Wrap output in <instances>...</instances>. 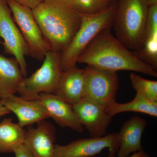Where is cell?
Wrapping results in <instances>:
<instances>
[{"mask_svg": "<svg viewBox=\"0 0 157 157\" xmlns=\"http://www.w3.org/2000/svg\"><path fill=\"white\" fill-rule=\"evenodd\" d=\"M0 104L14 113L17 118V123L23 128L50 118L39 100H27L14 94L0 100Z\"/></svg>", "mask_w": 157, "mask_h": 157, "instance_id": "cell-11", "label": "cell"}, {"mask_svg": "<svg viewBox=\"0 0 157 157\" xmlns=\"http://www.w3.org/2000/svg\"></svg>", "mask_w": 157, "mask_h": 157, "instance_id": "cell-30", "label": "cell"}, {"mask_svg": "<svg viewBox=\"0 0 157 157\" xmlns=\"http://www.w3.org/2000/svg\"><path fill=\"white\" fill-rule=\"evenodd\" d=\"M32 11L50 51L61 52L81 25V14L64 0H45Z\"/></svg>", "mask_w": 157, "mask_h": 157, "instance_id": "cell-2", "label": "cell"}, {"mask_svg": "<svg viewBox=\"0 0 157 157\" xmlns=\"http://www.w3.org/2000/svg\"><path fill=\"white\" fill-rule=\"evenodd\" d=\"M40 1V2H42V1H45V0H39Z\"/></svg>", "mask_w": 157, "mask_h": 157, "instance_id": "cell-29", "label": "cell"}, {"mask_svg": "<svg viewBox=\"0 0 157 157\" xmlns=\"http://www.w3.org/2000/svg\"><path fill=\"white\" fill-rule=\"evenodd\" d=\"M6 2L27 45L29 56L43 61L50 49L34 17L32 9L14 0H6Z\"/></svg>", "mask_w": 157, "mask_h": 157, "instance_id": "cell-7", "label": "cell"}, {"mask_svg": "<svg viewBox=\"0 0 157 157\" xmlns=\"http://www.w3.org/2000/svg\"><path fill=\"white\" fill-rule=\"evenodd\" d=\"M72 106L78 120L87 129L90 137H102L107 135L113 117L106 108L86 98Z\"/></svg>", "mask_w": 157, "mask_h": 157, "instance_id": "cell-10", "label": "cell"}, {"mask_svg": "<svg viewBox=\"0 0 157 157\" xmlns=\"http://www.w3.org/2000/svg\"><path fill=\"white\" fill-rule=\"evenodd\" d=\"M111 28L103 30L93 39L78 58L77 63L116 72L132 71L156 77V70L127 48L113 35Z\"/></svg>", "mask_w": 157, "mask_h": 157, "instance_id": "cell-1", "label": "cell"}, {"mask_svg": "<svg viewBox=\"0 0 157 157\" xmlns=\"http://www.w3.org/2000/svg\"><path fill=\"white\" fill-rule=\"evenodd\" d=\"M0 37L3 40L5 53L14 56L19 63L23 76L27 77L26 57L29 56L28 48L6 0H0Z\"/></svg>", "mask_w": 157, "mask_h": 157, "instance_id": "cell-8", "label": "cell"}, {"mask_svg": "<svg viewBox=\"0 0 157 157\" xmlns=\"http://www.w3.org/2000/svg\"><path fill=\"white\" fill-rule=\"evenodd\" d=\"M133 52L138 58L157 70V21H147L143 45Z\"/></svg>", "mask_w": 157, "mask_h": 157, "instance_id": "cell-18", "label": "cell"}, {"mask_svg": "<svg viewBox=\"0 0 157 157\" xmlns=\"http://www.w3.org/2000/svg\"><path fill=\"white\" fill-rule=\"evenodd\" d=\"M84 70L76 66L63 71L54 94L74 105L83 98Z\"/></svg>", "mask_w": 157, "mask_h": 157, "instance_id": "cell-15", "label": "cell"}, {"mask_svg": "<svg viewBox=\"0 0 157 157\" xmlns=\"http://www.w3.org/2000/svg\"><path fill=\"white\" fill-rule=\"evenodd\" d=\"M106 110L113 117L118 113L127 112L141 113L157 117V103L148 101L137 93L135 98L130 102L120 104L116 101L107 106Z\"/></svg>", "mask_w": 157, "mask_h": 157, "instance_id": "cell-19", "label": "cell"}, {"mask_svg": "<svg viewBox=\"0 0 157 157\" xmlns=\"http://www.w3.org/2000/svg\"><path fill=\"white\" fill-rule=\"evenodd\" d=\"M149 5L147 0H116L112 27L116 37L132 52L143 45Z\"/></svg>", "mask_w": 157, "mask_h": 157, "instance_id": "cell-3", "label": "cell"}, {"mask_svg": "<svg viewBox=\"0 0 157 157\" xmlns=\"http://www.w3.org/2000/svg\"><path fill=\"white\" fill-rule=\"evenodd\" d=\"M17 2L29 7L32 9H34L41 2L39 0H14Z\"/></svg>", "mask_w": 157, "mask_h": 157, "instance_id": "cell-23", "label": "cell"}, {"mask_svg": "<svg viewBox=\"0 0 157 157\" xmlns=\"http://www.w3.org/2000/svg\"><path fill=\"white\" fill-rule=\"evenodd\" d=\"M24 78L17 59L0 54V100L17 93Z\"/></svg>", "mask_w": 157, "mask_h": 157, "instance_id": "cell-16", "label": "cell"}, {"mask_svg": "<svg viewBox=\"0 0 157 157\" xmlns=\"http://www.w3.org/2000/svg\"><path fill=\"white\" fill-rule=\"evenodd\" d=\"M107 4L109 6H111L113 3H115L116 0H105Z\"/></svg>", "mask_w": 157, "mask_h": 157, "instance_id": "cell-27", "label": "cell"}, {"mask_svg": "<svg viewBox=\"0 0 157 157\" xmlns=\"http://www.w3.org/2000/svg\"></svg>", "mask_w": 157, "mask_h": 157, "instance_id": "cell-31", "label": "cell"}, {"mask_svg": "<svg viewBox=\"0 0 157 157\" xmlns=\"http://www.w3.org/2000/svg\"><path fill=\"white\" fill-rule=\"evenodd\" d=\"M42 66L29 77L23 79L17 93L28 100H39L42 93L55 94L63 73L60 53L49 51Z\"/></svg>", "mask_w": 157, "mask_h": 157, "instance_id": "cell-5", "label": "cell"}, {"mask_svg": "<svg viewBox=\"0 0 157 157\" xmlns=\"http://www.w3.org/2000/svg\"><path fill=\"white\" fill-rule=\"evenodd\" d=\"M147 2L148 3L149 6L157 4V0H147Z\"/></svg>", "mask_w": 157, "mask_h": 157, "instance_id": "cell-26", "label": "cell"}, {"mask_svg": "<svg viewBox=\"0 0 157 157\" xmlns=\"http://www.w3.org/2000/svg\"><path fill=\"white\" fill-rule=\"evenodd\" d=\"M11 112L2 104H0V117L9 114Z\"/></svg>", "mask_w": 157, "mask_h": 157, "instance_id": "cell-25", "label": "cell"}, {"mask_svg": "<svg viewBox=\"0 0 157 157\" xmlns=\"http://www.w3.org/2000/svg\"><path fill=\"white\" fill-rule=\"evenodd\" d=\"M146 126V121L138 116L132 117L124 123L118 133L120 139L118 157H128L143 149L141 139Z\"/></svg>", "mask_w": 157, "mask_h": 157, "instance_id": "cell-14", "label": "cell"}, {"mask_svg": "<svg viewBox=\"0 0 157 157\" xmlns=\"http://www.w3.org/2000/svg\"><path fill=\"white\" fill-rule=\"evenodd\" d=\"M0 43H2V44H3V42H2V41H1V39H0Z\"/></svg>", "mask_w": 157, "mask_h": 157, "instance_id": "cell-28", "label": "cell"}, {"mask_svg": "<svg viewBox=\"0 0 157 157\" xmlns=\"http://www.w3.org/2000/svg\"><path fill=\"white\" fill-rule=\"evenodd\" d=\"M132 87L137 93L151 102L157 103V82L148 80L132 73L130 75Z\"/></svg>", "mask_w": 157, "mask_h": 157, "instance_id": "cell-20", "label": "cell"}, {"mask_svg": "<svg viewBox=\"0 0 157 157\" xmlns=\"http://www.w3.org/2000/svg\"><path fill=\"white\" fill-rule=\"evenodd\" d=\"M84 70L83 98L94 101L106 108L116 102L119 88L117 72L87 65Z\"/></svg>", "mask_w": 157, "mask_h": 157, "instance_id": "cell-6", "label": "cell"}, {"mask_svg": "<svg viewBox=\"0 0 157 157\" xmlns=\"http://www.w3.org/2000/svg\"><path fill=\"white\" fill-rule=\"evenodd\" d=\"M128 157H151L143 149L134 153L132 156Z\"/></svg>", "mask_w": 157, "mask_h": 157, "instance_id": "cell-24", "label": "cell"}, {"mask_svg": "<svg viewBox=\"0 0 157 157\" xmlns=\"http://www.w3.org/2000/svg\"><path fill=\"white\" fill-rule=\"evenodd\" d=\"M120 144L118 133L102 137L81 138L67 145L56 144L54 157H93L108 148V157H115Z\"/></svg>", "mask_w": 157, "mask_h": 157, "instance_id": "cell-9", "label": "cell"}, {"mask_svg": "<svg viewBox=\"0 0 157 157\" xmlns=\"http://www.w3.org/2000/svg\"><path fill=\"white\" fill-rule=\"evenodd\" d=\"M81 15L97 14L109 7L105 0H64Z\"/></svg>", "mask_w": 157, "mask_h": 157, "instance_id": "cell-21", "label": "cell"}, {"mask_svg": "<svg viewBox=\"0 0 157 157\" xmlns=\"http://www.w3.org/2000/svg\"><path fill=\"white\" fill-rule=\"evenodd\" d=\"M116 2L104 11L95 14L82 15L80 27L68 46L60 53L63 71L76 66L80 55L101 31L112 27Z\"/></svg>", "mask_w": 157, "mask_h": 157, "instance_id": "cell-4", "label": "cell"}, {"mask_svg": "<svg viewBox=\"0 0 157 157\" xmlns=\"http://www.w3.org/2000/svg\"><path fill=\"white\" fill-rule=\"evenodd\" d=\"M37 124L36 128L28 126L24 144L34 157H54L55 127L45 120Z\"/></svg>", "mask_w": 157, "mask_h": 157, "instance_id": "cell-12", "label": "cell"}, {"mask_svg": "<svg viewBox=\"0 0 157 157\" xmlns=\"http://www.w3.org/2000/svg\"><path fill=\"white\" fill-rule=\"evenodd\" d=\"M26 129L10 118L0 122V153H14L15 150L24 144Z\"/></svg>", "mask_w": 157, "mask_h": 157, "instance_id": "cell-17", "label": "cell"}, {"mask_svg": "<svg viewBox=\"0 0 157 157\" xmlns=\"http://www.w3.org/2000/svg\"><path fill=\"white\" fill-rule=\"evenodd\" d=\"M14 153L15 157H34L33 154L24 144L17 147Z\"/></svg>", "mask_w": 157, "mask_h": 157, "instance_id": "cell-22", "label": "cell"}, {"mask_svg": "<svg viewBox=\"0 0 157 157\" xmlns=\"http://www.w3.org/2000/svg\"><path fill=\"white\" fill-rule=\"evenodd\" d=\"M39 100L45 107L49 117L63 128H68L82 133L84 128L80 123L73 106L55 94L43 93Z\"/></svg>", "mask_w": 157, "mask_h": 157, "instance_id": "cell-13", "label": "cell"}]
</instances>
